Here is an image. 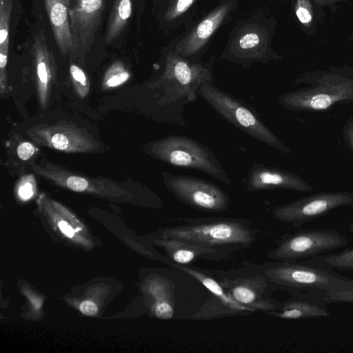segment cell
I'll list each match as a JSON object with an SVG mask.
<instances>
[{"label": "cell", "instance_id": "ba28073f", "mask_svg": "<svg viewBox=\"0 0 353 353\" xmlns=\"http://www.w3.org/2000/svg\"><path fill=\"white\" fill-rule=\"evenodd\" d=\"M348 243L347 238L336 230H301L283 235L267 255L276 261H299L345 248Z\"/></svg>", "mask_w": 353, "mask_h": 353}, {"label": "cell", "instance_id": "4316f807", "mask_svg": "<svg viewBox=\"0 0 353 353\" xmlns=\"http://www.w3.org/2000/svg\"><path fill=\"white\" fill-rule=\"evenodd\" d=\"M70 74L76 94L81 99L89 93L90 83L84 71L77 65L71 63Z\"/></svg>", "mask_w": 353, "mask_h": 353}, {"label": "cell", "instance_id": "277c9868", "mask_svg": "<svg viewBox=\"0 0 353 353\" xmlns=\"http://www.w3.org/2000/svg\"><path fill=\"white\" fill-rule=\"evenodd\" d=\"M212 272L228 294L239 303L267 314L277 309L279 301L272 297V294L278 289L265 274L262 264L243 262L237 268Z\"/></svg>", "mask_w": 353, "mask_h": 353}, {"label": "cell", "instance_id": "836d02e7", "mask_svg": "<svg viewBox=\"0 0 353 353\" xmlns=\"http://www.w3.org/2000/svg\"><path fill=\"white\" fill-rule=\"evenodd\" d=\"M344 132L346 140L353 152V119L347 123Z\"/></svg>", "mask_w": 353, "mask_h": 353}, {"label": "cell", "instance_id": "44dd1931", "mask_svg": "<svg viewBox=\"0 0 353 353\" xmlns=\"http://www.w3.org/2000/svg\"><path fill=\"white\" fill-rule=\"evenodd\" d=\"M148 292L154 300V316L161 320L171 319L175 312L174 283L165 276H159L150 282Z\"/></svg>", "mask_w": 353, "mask_h": 353}, {"label": "cell", "instance_id": "7a4b0ae2", "mask_svg": "<svg viewBox=\"0 0 353 353\" xmlns=\"http://www.w3.org/2000/svg\"><path fill=\"white\" fill-rule=\"evenodd\" d=\"M161 230L160 237L173 238L236 250L250 248L259 230L245 219L230 217L176 218Z\"/></svg>", "mask_w": 353, "mask_h": 353}, {"label": "cell", "instance_id": "e575fe53", "mask_svg": "<svg viewBox=\"0 0 353 353\" xmlns=\"http://www.w3.org/2000/svg\"><path fill=\"white\" fill-rule=\"evenodd\" d=\"M59 228L61 231L67 236L71 238L74 236V231L72 228L65 221L59 222Z\"/></svg>", "mask_w": 353, "mask_h": 353}, {"label": "cell", "instance_id": "6da1fadb", "mask_svg": "<svg viewBox=\"0 0 353 353\" xmlns=\"http://www.w3.org/2000/svg\"><path fill=\"white\" fill-rule=\"evenodd\" d=\"M212 81L209 68L190 63L180 56L168 54L165 68L159 78L148 87L165 123L185 126V106L194 102L200 87Z\"/></svg>", "mask_w": 353, "mask_h": 353}, {"label": "cell", "instance_id": "d6a6232c", "mask_svg": "<svg viewBox=\"0 0 353 353\" xmlns=\"http://www.w3.org/2000/svg\"><path fill=\"white\" fill-rule=\"evenodd\" d=\"M81 312L88 316H93L97 312V306L90 301H84L80 305Z\"/></svg>", "mask_w": 353, "mask_h": 353}, {"label": "cell", "instance_id": "d4e9b609", "mask_svg": "<svg viewBox=\"0 0 353 353\" xmlns=\"http://www.w3.org/2000/svg\"><path fill=\"white\" fill-rule=\"evenodd\" d=\"M327 304L339 303H353V279L345 277L325 294Z\"/></svg>", "mask_w": 353, "mask_h": 353}, {"label": "cell", "instance_id": "d590c367", "mask_svg": "<svg viewBox=\"0 0 353 353\" xmlns=\"http://www.w3.org/2000/svg\"><path fill=\"white\" fill-rule=\"evenodd\" d=\"M343 1V0H314V1L320 6L329 4L335 1Z\"/></svg>", "mask_w": 353, "mask_h": 353}, {"label": "cell", "instance_id": "1f68e13d", "mask_svg": "<svg viewBox=\"0 0 353 353\" xmlns=\"http://www.w3.org/2000/svg\"><path fill=\"white\" fill-rule=\"evenodd\" d=\"M261 39L256 32L244 34L239 40V46L243 50H250L259 45Z\"/></svg>", "mask_w": 353, "mask_h": 353}, {"label": "cell", "instance_id": "8fae6325", "mask_svg": "<svg viewBox=\"0 0 353 353\" xmlns=\"http://www.w3.org/2000/svg\"><path fill=\"white\" fill-rule=\"evenodd\" d=\"M164 262L196 280L210 293V298L194 314V319H214L228 316L248 315L255 312L254 310L233 299L219 283L212 270L178 264L168 259H165Z\"/></svg>", "mask_w": 353, "mask_h": 353}, {"label": "cell", "instance_id": "9a60e30c", "mask_svg": "<svg viewBox=\"0 0 353 353\" xmlns=\"http://www.w3.org/2000/svg\"><path fill=\"white\" fill-rule=\"evenodd\" d=\"M157 242L165 250L170 261L185 265L198 260H230L238 251L173 238L160 237Z\"/></svg>", "mask_w": 353, "mask_h": 353}, {"label": "cell", "instance_id": "30bf717a", "mask_svg": "<svg viewBox=\"0 0 353 353\" xmlns=\"http://www.w3.org/2000/svg\"><path fill=\"white\" fill-rule=\"evenodd\" d=\"M346 206H353V193L323 192L276 206L272 210V214L280 222L299 228Z\"/></svg>", "mask_w": 353, "mask_h": 353}, {"label": "cell", "instance_id": "8d00e7d4", "mask_svg": "<svg viewBox=\"0 0 353 353\" xmlns=\"http://www.w3.org/2000/svg\"><path fill=\"white\" fill-rule=\"evenodd\" d=\"M349 230L350 232L353 234V220L350 223Z\"/></svg>", "mask_w": 353, "mask_h": 353}, {"label": "cell", "instance_id": "f1b7e54d", "mask_svg": "<svg viewBox=\"0 0 353 353\" xmlns=\"http://www.w3.org/2000/svg\"><path fill=\"white\" fill-rule=\"evenodd\" d=\"M19 182L17 188L19 196L24 201L30 199L33 196L36 187L34 176L26 175Z\"/></svg>", "mask_w": 353, "mask_h": 353}, {"label": "cell", "instance_id": "3957f363", "mask_svg": "<svg viewBox=\"0 0 353 353\" xmlns=\"http://www.w3.org/2000/svg\"><path fill=\"white\" fill-rule=\"evenodd\" d=\"M145 152L168 165L202 172L231 186L232 181L214 152L205 144L182 135H170L148 143Z\"/></svg>", "mask_w": 353, "mask_h": 353}, {"label": "cell", "instance_id": "7402d4cb", "mask_svg": "<svg viewBox=\"0 0 353 353\" xmlns=\"http://www.w3.org/2000/svg\"><path fill=\"white\" fill-rule=\"evenodd\" d=\"M12 8V0H0V94L1 95L10 90L8 89L6 66Z\"/></svg>", "mask_w": 353, "mask_h": 353}, {"label": "cell", "instance_id": "f546056e", "mask_svg": "<svg viewBox=\"0 0 353 353\" xmlns=\"http://www.w3.org/2000/svg\"><path fill=\"white\" fill-rule=\"evenodd\" d=\"M195 0H176L170 6L165 17L167 20H172L185 12Z\"/></svg>", "mask_w": 353, "mask_h": 353}, {"label": "cell", "instance_id": "cb8c5ba5", "mask_svg": "<svg viewBox=\"0 0 353 353\" xmlns=\"http://www.w3.org/2000/svg\"><path fill=\"white\" fill-rule=\"evenodd\" d=\"M304 261L333 270L353 272V245L337 252L326 253L305 259Z\"/></svg>", "mask_w": 353, "mask_h": 353}, {"label": "cell", "instance_id": "8992f818", "mask_svg": "<svg viewBox=\"0 0 353 353\" xmlns=\"http://www.w3.org/2000/svg\"><path fill=\"white\" fill-rule=\"evenodd\" d=\"M262 265L265 274L275 287L290 294L310 292L325 295L345 278L333 269L305 261H276Z\"/></svg>", "mask_w": 353, "mask_h": 353}, {"label": "cell", "instance_id": "603a6c76", "mask_svg": "<svg viewBox=\"0 0 353 353\" xmlns=\"http://www.w3.org/2000/svg\"><path fill=\"white\" fill-rule=\"evenodd\" d=\"M132 12V0H114L109 17L105 42L111 43L123 31Z\"/></svg>", "mask_w": 353, "mask_h": 353}, {"label": "cell", "instance_id": "7c38bea8", "mask_svg": "<svg viewBox=\"0 0 353 353\" xmlns=\"http://www.w3.org/2000/svg\"><path fill=\"white\" fill-rule=\"evenodd\" d=\"M26 133L39 146L67 153L94 152L100 147L85 129L71 123L38 124Z\"/></svg>", "mask_w": 353, "mask_h": 353}, {"label": "cell", "instance_id": "52a82bcc", "mask_svg": "<svg viewBox=\"0 0 353 353\" xmlns=\"http://www.w3.org/2000/svg\"><path fill=\"white\" fill-rule=\"evenodd\" d=\"M353 101V79L326 74L310 87L283 93L279 103L292 110L322 111L334 105Z\"/></svg>", "mask_w": 353, "mask_h": 353}, {"label": "cell", "instance_id": "ffe728a7", "mask_svg": "<svg viewBox=\"0 0 353 353\" xmlns=\"http://www.w3.org/2000/svg\"><path fill=\"white\" fill-rule=\"evenodd\" d=\"M46 12L60 52H74L69 10L70 0H44Z\"/></svg>", "mask_w": 353, "mask_h": 353}, {"label": "cell", "instance_id": "83f0119b", "mask_svg": "<svg viewBox=\"0 0 353 353\" xmlns=\"http://www.w3.org/2000/svg\"><path fill=\"white\" fill-rule=\"evenodd\" d=\"M295 12L302 24L308 26L312 23L313 8L310 0H296Z\"/></svg>", "mask_w": 353, "mask_h": 353}, {"label": "cell", "instance_id": "d6986e66", "mask_svg": "<svg viewBox=\"0 0 353 353\" xmlns=\"http://www.w3.org/2000/svg\"><path fill=\"white\" fill-rule=\"evenodd\" d=\"M230 8V4L225 3L210 13L177 45L174 53L185 57L199 51L220 26Z\"/></svg>", "mask_w": 353, "mask_h": 353}, {"label": "cell", "instance_id": "4fadbf2b", "mask_svg": "<svg viewBox=\"0 0 353 353\" xmlns=\"http://www.w3.org/2000/svg\"><path fill=\"white\" fill-rule=\"evenodd\" d=\"M30 165L33 172L41 178L73 192L105 195L124 193V190L114 181L103 177H91L71 171L46 159H42L39 164L31 163Z\"/></svg>", "mask_w": 353, "mask_h": 353}, {"label": "cell", "instance_id": "5bb4252c", "mask_svg": "<svg viewBox=\"0 0 353 353\" xmlns=\"http://www.w3.org/2000/svg\"><path fill=\"white\" fill-rule=\"evenodd\" d=\"M107 0H74L69 16L74 52H83L92 44L100 25Z\"/></svg>", "mask_w": 353, "mask_h": 353}, {"label": "cell", "instance_id": "e0dca14e", "mask_svg": "<svg viewBox=\"0 0 353 353\" xmlns=\"http://www.w3.org/2000/svg\"><path fill=\"white\" fill-rule=\"evenodd\" d=\"M325 295L319 292H298L279 302L277 309L269 315L292 320L324 318L330 315Z\"/></svg>", "mask_w": 353, "mask_h": 353}, {"label": "cell", "instance_id": "4dcf8cb0", "mask_svg": "<svg viewBox=\"0 0 353 353\" xmlns=\"http://www.w3.org/2000/svg\"><path fill=\"white\" fill-rule=\"evenodd\" d=\"M38 151L39 149L36 145L27 141H21L16 149L18 158L24 161L30 160Z\"/></svg>", "mask_w": 353, "mask_h": 353}, {"label": "cell", "instance_id": "5b68a950", "mask_svg": "<svg viewBox=\"0 0 353 353\" xmlns=\"http://www.w3.org/2000/svg\"><path fill=\"white\" fill-rule=\"evenodd\" d=\"M198 94L221 117L239 130L279 152L291 154L290 150L262 121L254 108L217 88L212 81L204 83Z\"/></svg>", "mask_w": 353, "mask_h": 353}, {"label": "cell", "instance_id": "2e32d148", "mask_svg": "<svg viewBox=\"0 0 353 353\" xmlns=\"http://www.w3.org/2000/svg\"><path fill=\"white\" fill-rule=\"evenodd\" d=\"M248 192L273 189H286L301 192H311L314 188L299 175L277 168L254 163L245 179Z\"/></svg>", "mask_w": 353, "mask_h": 353}, {"label": "cell", "instance_id": "9c48e42d", "mask_svg": "<svg viewBox=\"0 0 353 353\" xmlns=\"http://www.w3.org/2000/svg\"><path fill=\"white\" fill-rule=\"evenodd\" d=\"M167 190L179 201L205 212H223L230 203L229 194L219 185L203 179L161 173Z\"/></svg>", "mask_w": 353, "mask_h": 353}, {"label": "cell", "instance_id": "ac0fdd59", "mask_svg": "<svg viewBox=\"0 0 353 353\" xmlns=\"http://www.w3.org/2000/svg\"><path fill=\"white\" fill-rule=\"evenodd\" d=\"M36 85L40 106L45 109L50 100L52 85L55 77L52 54L48 49L45 36L37 34L32 47Z\"/></svg>", "mask_w": 353, "mask_h": 353}, {"label": "cell", "instance_id": "484cf974", "mask_svg": "<svg viewBox=\"0 0 353 353\" xmlns=\"http://www.w3.org/2000/svg\"><path fill=\"white\" fill-rule=\"evenodd\" d=\"M130 73L120 61H116L105 71L102 80L103 89L117 88L126 82Z\"/></svg>", "mask_w": 353, "mask_h": 353}]
</instances>
